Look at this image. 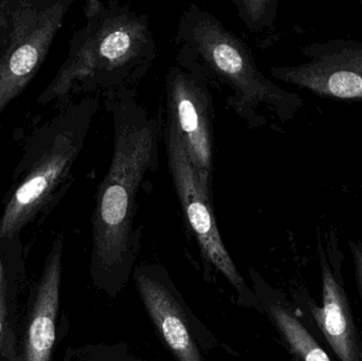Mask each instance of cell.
<instances>
[{"label": "cell", "mask_w": 362, "mask_h": 361, "mask_svg": "<svg viewBox=\"0 0 362 361\" xmlns=\"http://www.w3.org/2000/svg\"><path fill=\"white\" fill-rule=\"evenodd\" d=\"M74 0H13L10 34L0 51V116L46 61Z\"/></svg>", "instance_id": "5"}, {"label": "cell", "mask_w": 362, "mask_h": 361, "mask_svg": "<svg viewBox=\"0 0 362 361\" xmlns=\"http://www.w3.org/2000/svg\"><path fill=\"white\" fill-rule=\"evenodd\" d=\"M270 315L293 353L301 361H332L305 326L284 307L272 305Z\"/></svg>", "instance_id": "12"}, {"label": "cell", "mask_w": 362, "mask_h": 361, "mask_svg": "<svg viewBox=\"0 0 362 361\" xmlns=\"http://www.w3.org/2000/svg\"><path fill=\"white\" fill-rule=\"evenodd\" d=\"M107 103L114 127L112 160L95 193L91 223L93 263L110 276L133 261L138 195L158 167L165 121L137 99V91H124Z\"/></svg>", "instance_id": "2"}, {"label": "cell", "mask_w": 362, "mask_h": 361, "mask_svg": "<svg viewBox=\"0 0 362 361\" xmlns=\"http://www.w3.org/2000/svg\"><path fill=\"white\" fill-rule=\"evenodd\" d=\"M350 248L354 265L355 280L362 300V243L350 242Z\"/></svg>", "instance_id": "15"}, {"label": "cell", "mask_w": 362, "mask_h": 361, "mask_svg": "<svg viewBox=\"0 0 362 361\" xmlns=\"http://www.w3.org/2000/svg\"><path fill=\"white\" fill-rule=\"evenodd\" d=\"M8 319H6V303L4 290H0V348L6 336Z\"/></svg>", "instance_id": "16"}, {"label": "cell", "mask_w": 362, "mask_h": 361, "mask_svg": "<svg viewBox=\"0 0 362 361\" xmlns=\"http://www.w3.org/2000/svg\"><path fill=\"white\" fill-rule=\"evenodd\" d=\"M13 0H0V51L4 48L12 25Z\"/></svg>", "instance_id": "14"}, {"label": "cell", "mask_w": 362, "mask_h": 361, "mask_svg": "<svg viewBox=\"0 0 362 361\" xmlns=\"http://www.w3.org/2000/svg\"><path fill=\"white\" fill-rule=\"evenodd\" d=\"M165 122L180 136L202 187L213 194L215 108L210 85L194 68L180 63L165 76Z\"/></svg>", "instance_id": "6"}, {"label": "cell", "mask_w": 362, "mask_h": 361, "mask_svg": "<svg viewBox=\"0 0 362 361\" xmlns=\"http://www.w3.org/2000/svg\"><path fill=\"white\" fill-rule=\"evenodd\" d=\"M177 61L197 70L209 85L225 93L226 103L250 129L268 123L265 112L280 122L291 120L303 101L262 73L244 40L206 8L189 4L177 28Z\"/></svg>", "instance_id": "3"}, {"label": "cell", "mask_w": 362, "mask_h": 361, "mask_svg": "<svg viewBox=\"0 0 362 361\" xmlns=\"http://www.w3.org/2000/svg\"><path fill=\"white\" fill-rule=\"evenodd\" d=\"M63 246V237H57L45 263L28 322L23 361H52L59 307Z\"/></svg>", "instance_id": "9"}, {"label": "cell", "mask_w": 362, "mask_h": 361, "mask_svg": "<svg viewBox=\"0 0 362 361\" xmlns=\"http://www.w3.org/2000/svg\"><path fill=\"white\" fill-rule=\"evenodd\" d=\"M163 138L174 190L185 220L197 239L204 263L206 266L210 263L213 264L233 288L242 292L245 282L219 233L213 194L202 187L199 175L194 169L180 136L170 123L163 122Z\"/></svg>", "instance_id": "7"}, {"label": "cell", "mask_w": 362, "mask_h": 361, "mask_svg": "<svg viewBox=\"0 0 362 361\" xmlns=\"http://www.w3.org/2000/svg\"><path fill=\"white\" fill-rule=\"evenodd\" d=\"M85 25L74 32L69 51L37 104L65 105L76 97H106L137 91L156 61V40L148 16L119 1L89 0Z\"/></svg>", "instance_id": "1"}, {"label": "cell", "mask_w": 362, "mask_h": 361, "mask_svg": "<svg viewBox=\"0 0 362 361\" xmlns=\"http://www.w3.org/2000/svg\"><path fill=\"white\" fill-rule=\"evenodd\" d=\"M321 279L322 307L310 305L313 317L340 361H362V345L348 295L323 254Z\"/></svg>", "instance_id": "10"}, {"label": "cell", "mask_w": 362, "mask_h": 361, "mask_svg": "<svg viewBox=\"0 0 362 361\" xmlns=\"http://www.w3.org/2000/svg\"><path fill=\"white\" fill-rule=\"evenodd\" d=\"M136 285L155 328L178 361H202L187 317L171 290L154 278L136 276Z\"/></svg>", "instance_id": "11"}, {"label": "cell", "mask_w": 362, "mask_h": 361, "mask_svg": "<svg viewBox=\"0 0 362 361\" xmlns=\"http://www.w3.org/2000/svg\"><path fill=\"white\" fill-rule=\"evenodd\" d=\"M236 11L250 31H259L272 23L276 2L268 0H233Z\"/></svg>", "instance_id": "13"}, {"label": "cell", "mask_w": 362, "mask_h": 361, "mask_svg": "<svg viewBox=\"0 0 362 361\" xmlns=\"http://www.w3.org/2000/svg\"><path fill=\"white\" fill-rule=\"evenodd\" d=\"M308 61L270 68V76L321 97L362 101V42L334 40L303 49Z\"/></svg>", "instance_id": "8"}, {"label": "cell", "mask_w": 362, "mask_h": 361, "mask_svg": "<svg viewBox=\"0 0 362 361\" xmlns=\"http://www.w3.org/2000/svg\"><path fill=\"white\" fill-rule=\"evenodd\" d=\"M99 105L95 95L71 100L30 136L13 171L0 218V239L18 235L67 192Z\"/></svg>", "instance_id": "4"}]
</instances>
